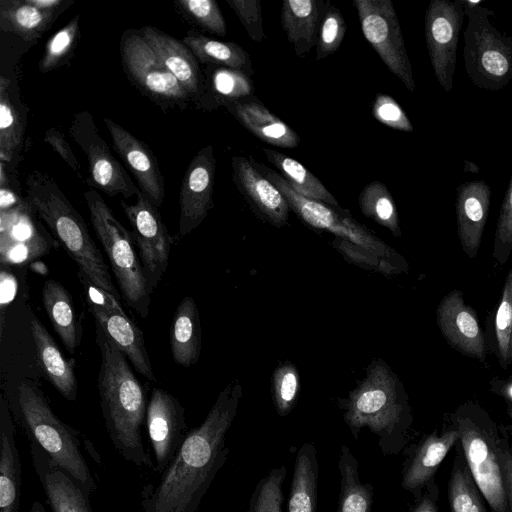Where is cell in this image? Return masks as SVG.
<instances>
[{"instance_id": "25", "label": "cell", "mask_w": 512, "mask_h": 512, "mask_svg": "<svg viewBox=\"0 0 512 512\" xmlns=\"http://www.w3.org/2000/svg\"><path fill=\"white\" fill-rule=\"evenodd\" d=\"M109 339L124 353L138 373L156 382L144 335L125 311L88 308Z\"/></svg>"}, {"instance_id": "29", "label": "cell", "mask_w": 512, "mask_h": 512, "mask_svg": "<svg viewBox=\"0 0 512 512\" xmlns=\"http://www.w3.org/2000/svg\"><path fill=\"white\" fill-rule=\"evenodd\" d=\"M326 1L284 0L281 24L295 54L304 57L316 46Z\"/></svg>"}, {"instance_id": "10", "label": "cell", "mask_w": 512, "mask_h": 512, "mask_svg": "<svg viewBox=\"0 0 512 512\" xmlns=\"http://www.w3.org/2000/svg\"><path fill=\"white\" fill-rule=\"evenodd\" d=\"M361 30L387 68L410 91L416 88L397 13L391 0H353Z\"/></svg>"}, {"instance_id": "42", "label": "cell", "mask_w": 512, "mask_h": 512, "mask_svg": "<svg viewBox=\"0 0 512 512\" xmlns=\"http://www.w3.org/2000/svg\"><path fill=\"white\" fill-rule=\"evenodd\" d=\"M287 474L284 465L272 468L258 480L246 512H283V483Z\"/></svg>"}, {"instance_id": "36", "label": "cell", "mask_w": 512, "mask_h": 512, "mask_svg": "<svg viewBox=\"0 0 512 512\" xmlns=\"http://www.w3.org/2000/svg\"><path fill=\"white\" fill-rule=\"evenodd\" d=\"M338 470L340 492L336 512H371L374 488L370 483L361 482L358 460L344 444L339 453Z\"/></svg>"}, {"instance_id": "9", "label": "cell", "mask_w": 512, "mask_h": 512, "mask_svg": "<svg viewBox=\"0 0 512 512\" xmlns=\"http://www.w3.org/2000/svg\"><path fill=\"white\" fill-rule=\"evenodd\" d=\"M251 164L267 178L285 197L290 209L307 225L326 230L367 250L391 260L405 263V258L360 224L342 208H335L320 201L306 198L296 192L284 177L250 157Z\"/></svg>"}, {"instance_id": "40", "label": "cell", "mask_w": 512, "mask_h": 512, "mask_svg": "<svg viewBox=\"0 0 512 512\" xmlns=\"http://www.w3.org/2000/svg\"><path fill=\"white\" fill-rule=\"evenodd\" d=\"M22 124L13 104L10 81L0 78V160L11 161L18 153L22 141Z\"/></svg>"}, {"instance_id": "27", "label": "cell", "mask_w": 512, "mask_h": 512, "mask_svg": "<svg viewBox=\"0 0 512 512\" xmlns=\"http://www.w3.org/2000/svg\"><path fill=\"white\" fill-rule=\"evenodd\" d=\"M15 425L8 401L0 400V512H19L22 482Z\"/></svg>"}, {"instance_id": "41", "label": "cell", "mask_w": 512, "mask_h": 512, "mask_svg": "<svg viewBox=\"0 0 512 512\" xmlns=\"http://www.w3.org/2000/svg\"><path fill=\"white\" fill-rule=\"evenodd\" d=\"M80 35V16L76 15L46 42L39 69L51 72L63 66L72 56Z\"/></svg>"}, {"instance_id": "21", "label": "cell", "mask_w": 512, "mask_h": 512, "mask_svg": "<svg viewBox=\"0 0 512 512\" xmlns=\"http://www.w3.org/2000/svg\"><path fill=\"white\" fill-rule=\"evenodd\" d=\"M233 182L252 209L276 227L287 224L289 204L282 193L243 156H233Z\"/></svg>"}, {"instance_id": "31", "label": "cell", "mask_w": 512, "mask_h": 512, "mask_svg": "<svg viewBox=\"0 0 512 512\" xmlns=\"http://www.w3.org/2000/svg\"><path fill=\"white\" fill-rule=\"evenodd\" d=\"M42 301L54 331L67 351L74 355L81 343L82 327L72 296L60 282L48 279L43 284Z\"/></svg>"}, {"instance_id": "43", "label": "cell", "mask_w": 512, "mask_h": 512, "mask_svg": "<svg viewBox=\"0 0 512 512\" xmlns=\"http://www.w3.org/2000/svg\"><path fill=\"white\" fill-rule=\"evenodd\" d=\"M332 245L348 262L386 276L407 272L409 269L407 262L391 260L343 238L335 237Z\"/></svg>"}, {"instance_id": "8", "label": "cell", "mask_w": 512, "mask_h": 512, "mask_svg": "<svg viewBox=\"0 0 512 512\" xmlns=\"http://www.w3.org/2000/svg\"><path fill=\"white\" fill-rule=\"evenodd\" d=\"M467 24L464 30L463 59L467 75L477 87L498 91L512 80V38L490 21L494 13L464 0Z\"/></svg>"}, {"instance_id": "1", "label": "cell", "mask_w": 512, "mask_h": 512, "mask_svg": "<svg viewBox=\"0 0 512 512\" xmlns=\"http://www.w3.org/2000/svg\"><path fill=\"white\" fill-rule=\"evenodd\" d=\"M242 389L228 384L204 421L188 431L159 479L142 488L143 512H198L202 499L229 457L226 434L236 416Z\"/></svg>"}, {"instance_id": "18", "label": "cell", "mask_w": 512, "mask_h": 512, "mask_svg": "<svg viewBox=\"0 0 512 512\" xmlns=\"http://www.w3.org/2000/svg\"><path fill=\"white\" fill-rule=\"evenodd\" d=\"M437 325L446 341L461 354L479 361L486 358V343L474 310L460 290H452L436 309Z\"/></svg>"}, {"instance_id": "38", "label": "cell", "mask_w": 512, "mask_h": 512, "mask_svg": "<svg viewBox=\"0 0 512 512\" xmlns=\"http://www.w3.org/2000/svg\"><path fill=\"white\" fill-rule=\"evenodd\" d=\"M358 203L366 217L388 229L395 237L401 236L397 207L384 183L372 181L367 184L359 194Z\"/></svg>"}, {"instance_id": "56", "label": "cell", "mask_w": 512, "mask_h": 512, "mask_svg": "<svg viewBox=\"0 0 512 512\" xmlns=\"http://www.w3.org/2000/svg\"><path fill=\"white\" fill-rule=\"evenodd\" d=\"M7 182L0 183V210L11 209L23 202V199L9 187Z\"/></svg>"}, {"instance_id": "37", "label": "cell", "mask_w": 512, "mask_h": 512, "mask_svg": "<svg viewBox=\"0 0 512 512\" xmlns=\"http://www.w3.org/2000/svg\"><path fill=\"white\" fill-rule=\"evenodd\" d=\"M262 151L266 159L281 172L284 179L300 195L341 208L333 194L300 162L273 149L262 148Z\"/></svg>"}, {"instance_id": "59", "label": "cell", "mask_w": 512, "mask_h": 512, "mask_svg": "<svg viewBox=\"0 0 512 512\" xmlns=\"http://www.w3.org/2000/svg\"><path fill=\"white\" fill-rule=\"evenodd\" d=\"M512 363V339H511V350H510V359H509V364Z\"/></svg>"}, {"instance_id": "49", "label": "cell", "mask_w": 512, "mask_h": 512, "mask_svg": "<svg viewBox=\"0 0 512 512\" xmlns=\"http://www.w3.org/2000/svg\"><path fill=\"white\" fill-rule=\"evenodd\" d=\"M372 115L380 123L404 132L413 126L402 107L390 95L379 93L372 103Z\"/></svg>"}, {"instance_id": "53", "label": "cell", "mask_w": 512, "mask_h": 512, "mask_svg": "<svg viewBox=\"0 0 512 512\" xmlns=\"http://www.w3.org/2000/svg\"><path fill=\"white\" fill-rule=\"evenodd\" d=\"M1 310L2 318L5 307L14 299L17 291V280L14 275L5 267L1 268Z\"/></svg>"}, {"instance_id": "35", "label": "cell", "mask_w": 512, "mask_h": 512, "mask_svg": "<svg viewBox=\"0 0 512 512\" xmlns=\"http://www.w3.org/2000/svg\"><path fill=\"white\" fill-rule=\"evenodd\" d=\"M59 12L44 11L27 0L0 1V27L26 41L40 38L52 25Z\"/></svg>"}, {"instance_id": "11", "label": "cell", "mask_w": 512, "mask_h": 512, "mask_svg": "<svg viewBox=\"0 0 512 512\" xmlns=\"http://www.w3.org/2000/svg\"><path fill=\"white\" fill-rule=\"evenodd\" d=\"M464 17V0H431L425 13L424 34L429 59L439 85L447 93L453 87Z\"/></svg>"}, {"instance_id": "47", "label": "cell", "mask_w": 512, "mask_h": 512, "mask_svg": "<svg viewBox=\"0 0 512 512\" xmlns=\"http://www.w3.org/2000/svg\"><path fill=\"white\" fill-rule=\"evenodd\" d=\"M346 29V22L340 10L326 1L316 44L317 60L328 57L340 48Z\"/></svg>"}, {"instance_id": "55", "label": "cell", "mask_w": 512, "mask_h": 512, "mask_svg": "<svg viewBox=\"0 0 512 512\" xmlns=\"http://www.w3.org/2000/svg\"><path fill=\"white\" fill-rule=\"evenodd\" d=\"M509 512H512V451L503 446L501 454Z\"/></svg>"}, {"instance_id": "46", "label": "cell", "mask_w": 512, "mask_h": 512, "mask_svg": "<svg viewBox=\"0 0 512 512\" xmlns=\"http://www.w3.org/2000/svg\"><path fill=\"white\" fill-rule=\"evenodd\" d=\"M495 335L499 363L502 367H507L512 339V269L504 281L495 318Z\"/></svg>"}, {"instance_id": "58", "label": "cell", "mask_w": 512, "mask_h": 512, "mask_svg": "<svg viewBox=\"0 0 512 512\" xmlns=\"http://www.w3.org/2000/svg\"><path fill=\"white\" fill-rule=\"evenodd\" d=\"M29 512H46V509L41 502L35 500L32 503Z\"/></svg>"}, {"instance_id": "16", "label": "cell", "mask_w": 512, "mask_h": 512, "mask_svg": "<svg viewBox=\"0 0 512 512\" xmlns=\"http://www.w3.org/2000/svg\"><path fill=\"white\" fill-rule=\"evenodd\" d=\"M216 159L212 145L200 149L190 161L181 181L178 237L196 229L213 207Z\"/></svg>"}, {"instance_id": "33", "label": "cell", "mask_w": 512, "mask_h": 512, "mask_svg": "<svg viewBox=\"0 0 512 512\" xmlns=\"http://www.w3.org/2000/svg\"><path fill=\"white\" fill-rule=\"evenodd\" d=\"M200 104L212 110L219 106L253 96L254 84L246 73L217 65H208ZM199 96V98H200Z\"/></svg>"}, {"instance_id": "57", "label": "cell", "mask_w": 512, "mask_h": 512, "mask_svg": "<svg viewBox=\"0 0 512 512\" xmlns=\"http://www.w3.org/2000/svg\"><path fill=\"white\" fill-rule=\"evenodd\" d=\"M30 269L40 275H47L49 270L48 267L45 265L44 262L40 260H34L29 265Z\"/></svg>"}, {"instance_id": "32", "label": "cell", "mask_w": 512, "mask_h": 512, "mask_svg": "<svg viewBox=\"0 0 512 512\" xmlns=\"http://www.w3.org/2000/svg\"><path fill=\"white\" fill-rule=\"evenodd\" d=\"M318 478L317 449L304 442L295 456L287 512H317Z\"/></svg>"}, {"instance_id": "23", "label": "cell", "mask_w": 512, "mask_h": 512, "mask_svg": "<svg viewBox=\"0 0 512 512\" xmlns=\"http://www.w3.org/2000/svg\"><path fill=\"white\" fill-rule=\"evenodd\" d=\"M32 464L52 512H93L90 496L64 470L54 466L45 452L29 443Z\"/></svg>"}, {"instance_id": "12", "label": "cell", "mask_w": 512, "mask_h": 512, "mask_svg": "<svg viewBox=\"0 0 512 512\" xmlns=\"http://www.w3.org/2000/svg\"><path fill=\"white\" fill-rule=\"evenodd\" d=\"M132 228L143 270L151 292L165 273L174 239L170 236L158 208L141 191L134 204L121 201Z\"/></svg>"}, {"instance_id": "22", "label": "cell", "mask_w": 512, "mask_h": 512, "mask_svg": "<svg viewBox=\"0 0 512 512\" xmlns=\"http://www.w3.org/2000/svg\"><path fill=\"white\" fill-rule=\"evenodd\" d=\"M491 201L490 186L484 180L461 183L456 191L457 233L463 252L474 259L482 243Z\"/></svg>"}, {"instance_id": "30", "label": "cell", "mask_w": 512, "mask_h": 512, "mask_svg": "<svg viewBox=\"0 0 512 512\" xmlns=\"http://www.w3.org/2000/svg\"><path fill=\"white\" fill-rule=\"evenodd\" d=\"M202 332L195 300L184 297L177 306L170 328L169 343L173 360L183 366L195 365L200 357Z\"/></svg>"}, {"instance_id": "6", "label": "cell", "mask_w": 512, "mask_h": 512, "mask_svg": "<svg viewBox=\"0 0 512 512\" xmlns=\"http://www.w3.org/2000/svg\"><path fill=\"white\" fill-rule=\"evenodd\" d=\"M470 473L492 512H509L501 454L504 441L495 423L476 404H464L453 415Z\"/></svg>"}, {"instance_id": "24", "label": "cell", "mask_w": 512, "mask_h": 512, "mask_svg": "<svg viewBox=\"0 0 512 512\" xmlns=\"http://www.w3.org/2000/svg\"><path fill=\"white\" fill-rule=\"evenodd\" d=\"M140 32L163 66L185 91L190 96H200L204 78L191 50L182 41L155 27L143 26Z\"/></svg>"}, {"instance_id": "20", "label": "cell", "mask_w": 512, "mask_h": 512, "mask_svg": "<svg viewBox=\"0 0 512 512\" xmlns=\"http://www.w3.org/2000/svg\"><path fill=\"white\" fill-rule=\"evenodd\" d=\"M103 120L116 153L135 177L140 191L159 208L165 195L164 179L154 154L121 125L107 117Z\"/></svg>"}, {"instance_id": "28", "label": "cell", "mask_w": 512, "mask_h": 512, "mask_svg": "<svg viewBox=\"0 0 512 512\" xmlns=\"http://www.w3.org/2000/svg\"><path fill=\"white\" fill-rule=\"evenodd\" d=\"M30 328L41 371L65 399L75 401L78 387L73 364L63 356L53 337L34 315L30 318Z\"/></svg>"}, {"instance_id": "2", "label": "cell", "mask_w": 512, "mask_h": 512, "mask_svg": "<svg viewBox=\"0 0 512 512\" xmlns=\"http://www.w3.org/2000/svg\"><path fill=\"white\" fill-rule=\"evenodd\" d=\"M96 342L101 353L97 381L100 406L111 443L124 460L152 469L141 435L148 406L146 388L135 376L127 357L98 324Z\"/></svg>"}, {"instance_id": "15", "label": "cell", "mask_w": 512, "mask_h": 512, "mask_svg": "<svg viewBox=\"0 0 512 512\" xmlns=\"http://www.w3.org/2000/svg\"><path fill=\"white\" fill-rule=\"evenodd\" d=\"M145 425L152 470L162 474L188 433L185 409L179 400L162 388H154L148 401Z\"/></svg>"}, {"instance_id": "39", "label": "cell", "mask_w": 512, "mask_h": 512, "mask_svg": "<svg viewBox=\"0 0 512 512\" xmlns=\"http://www.w3.org/2000/svg\"><path fill=\"white\" fill-rule=\"evenodd\" d=\"M479 492L465 458L463 460L458 454L454 459L448 486L451 512H486Z\"/></svg>"}, {"instance_id": "3", "label": "cell", "mask_w": 512, "mask_h": 512, "mask_svg": "<svg viewBox=\"0 0 512 512\" xmlns=\"http://www.w3.org/2000/svg\"><path fill=\"white\" fill-rule=\"evenodd\" d=\"M343 408L344 421L355 440L367 427L378 437L383 456L397 455L406 446L411 410L397 376L382 360L370 364Z\"/></svg>"}, {"instance_id": "17", "label": "cell", "mask_w": 512, "mask_h": 512, "mask_svg": "<svg viewBox=\"0 0 512 512\" xmlns=\"http://www.w3.org/2000/svg\"><path fill=\"white\" fill-rule=\"evenodd\" d=\"M34 215L26 199L16 207L0 210L2 265L34 261L49 251V242Z\"/></svg>"}, {"instance_id": "4", "label": "cell", "mask_w": 512, "mask_h": 512, "mask_svg": "<svg viewBox=\"0 0 512 512\" xmlns=\"http://www.w3.org/2000/svg\"><path fill=\"white\" fill-rule=\"evenodd\" d=\"M26 200L76 262L79 271L120 301L121 295L112 282L109 267L84 219L57 183L40 171L31 172L26 178Z\"/></svg>"}, {"instance_id": "48", "label": "cell", "mask_w": 512, "mask_h": 512, "mask_svg": "<svg viewBox=\"0 0 512 512\" xmlns=\"http://www.w3.org/2000/svg\"><path fill=\"white\" fill-rule=\"evenodd\" d=\"M512 253V175L503 198L493 242V258L504 265Z\"/></svg>"}, {"instance_id": "51", "label": "cell", "mask_w": 512, "mask_h": 512, "mask_svg": "<svg viewBox=\"0 0 512 512\" xmlns=\"http://www.w3.org/2000/svg\"><path fill=\"white\" fill-rule=\"evenodd\" d=\"M88 308L124 311L120 301L106 290L95 285L83 272L78 271Z\"/></svg>"}, {"instance_id": "50", "label": "cell", "mask_w": 512, "mask_h": 512, "mask_svg": "<svg viewBox=\"0 0 512 512\" xmlns=\"http://www.w3.org/2000/svg\"><path fill=\"white\" fill-rule=\"evenodd\" d=\"M235 12L248 36L260 43L265 38L261 2L259 0H226Z\"/></svg>"}, {"instance_id": "44", "label": "cell", "mask_w": 512, "mask_h": 512, "mask_svg": "<svg viewBox=\"0 0 512 512\" xmlns=\"http://www.w3.org/2000/svg\"><path fill=\"white\" fill-rule=\"evenodd\" d=\"M174 4L177 11L192 24L220 37L226 35V22L216 1L177 0Z\"/></svg>"}, {"instance_id": "54", "label": "cell", "mask_w": 512, "mask_h": 512, "mask_svg": "<svg viewBox=\"0 0 512 512\" xmlns=\"http://www.w3.org/2000/svg\"><path fill=\"white\" fill-rule=\"evenodd\" d=\"M438 494L439 491L437 485L426 489L422 496L415 500V504L409 512H438L436 504Z\"/></svg>"}, {"instance_id": "13", "label": "cell", "mask_w": 512, "mask_h": 512, "mask_svg": "<svg viewBox=\"0 0 512 512\" xmlns=\"http://www.w3.org/2000/svg\"><path fill=\"white\" fill-rule=\"evenodd\" d=\"M120 53L127 76L154 101L183 104L189 99L190 95L163 66L140 30L125 31Z\"/></svg>"}, {"instance_id": "52", "label": "cell", "mask_w": 512, "mask_h": 512, "mask_svg": "<svg viewBox=\"0 0 512 512\" xmlns=\"http://www.w3.org/2000/svg\"><path fill=\"white\" fill-rule=\"evenodd\" d=\"M44 141L48 143L53 150L78 174L80 170L79 162L70 148L63 134L55 127L45 131ZM81 177V175H80Z\"/></svg>"}, {"instance_id": "26", "label": "cell", "mask_w": 512, "mask_h": 512, "mask_svg": "<svg viewBox=\"0 0 512 512\" xmlns=\"http://www.w3.org/2000/svg\"><path fill=\"white\" fill-rule=\"evenodd\" d=\"M225 107L246 130L267 144L291 149L300 143L298 134L254 96Z\"/></svg>"}, {"instance_id": "14", "label": "cell", "mask_w": 512, "mask_h": 512, "mask_svg": "<svg viewBox=\"0 0 512 512\" xmlns=\"http://www.w3.org/2000/svg\"><path fill=\"white\" fill-rule=\"evenodd\" d=\"M69 134L87 157L91 185L109 196L130 198L139 194V187L111 153L90 112L82 111L74 115Z\"/></svg>"}, {"instance_id": "34", "label": "cell", "mask_w": 512, "mask_h": 512, "mask_svg": "<svg viewBox=\"0 0 512 512\" xmlns=\"http://www.w3.org/2000/svg\"><path fill=\"white\" fill-rule=\"evenodd\" d=\"M182 42L198 62L239 70L250 77L254 74L250 55L234 42L219 41L192 30L188 31Z\"/></svg>"}, {"instance_id": "7", "label": "cell", "mask_w": 512, "mask_h": 512, "mask_svg": "<svg viewBox=\"0 0 512 512\" xmlns=\"http://www.w3.org/2000/svg\"><path fill=\"white\" fill-rule=\"evenodd\" d=\"M84 198L91 224L105 250L122 298L137 314L146 318L152 292L132 234L118 221L96 190L86 191Z\"/></svg>"}, {"instance_id": "45", "label": "cell", "mask_w": 512, "mask_h": 512, "mask_svg": "<svg viewBox=\"0 0 512 512\" xmlns=\"http://www.w3.org/2000/svg\"><path fill=\"white\" fill-rule=\"evenodd\" d=\"M272 395L279 416L288 415L294 408L300 392V376L291 363L279 365L272 378Z\"/></svg>"}, {"instance_id": "19", "label": "cell", "mask_w": 512, "mask_h": 512, "mask_svg": "<svg viewBox=\"0 0 512 512\" xmlns=\"http://www.w3.org/2000/svg\"><path fill=\"white\" fill-rule=\"evenodd\" d=\"M459 441V433L455 427L442 433H431L418 444L406 449L403 462L401 487L412 494L415 500L423 492L436 485L435 474L450 451Z\"/></svg>"}, {"instance_id": "5", "label": "cell", "mask_w": 512, "mask_h": 512, "mask_svg": "<svg viewBox=\"0 0 512 512\" xmlns=\"http://www.w3.org/2000/svg\"><path fill=\"white\" fill-rule=\"evenodd\" d=\"M10 412L29 443L39 446L51 463L67 472L89 496L96 492L97 483L82 452V443L91 442L59 419L36 383L23 380L19 384L16 409Z\"/></svg>"}]
</instances>
